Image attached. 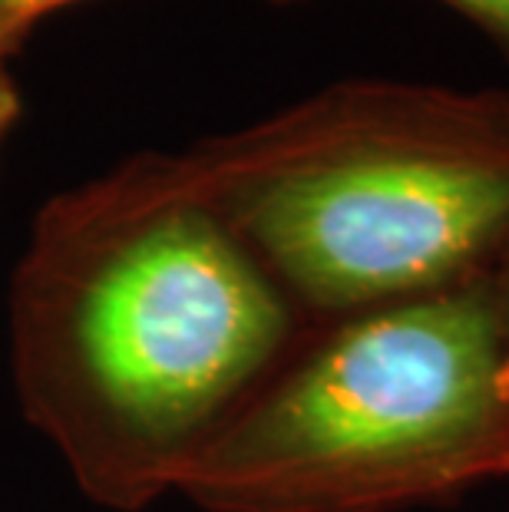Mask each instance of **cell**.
<instances>
[{
  "instance_id": "cell-1",
  "label": "cell",
  "mask_w": 509,
  "mask_h": 512,
  "mask_svg": "<svg viewBox=\"0 0 509 512\" xmlns=\"http://www.w3.org/2000/svg\"><path fill=\"white\" fill-rule=\"evenodd\" d=\"M268 271L179 156H143L57 195L14 281L24 413L100 506L176 489L288 344Z\"/></svg>"
},
{
  "instance_id": "cell-2",
  "label": "cell",
  "mask_w": 509,
  "mask_h": 512,
  "mask_svg": "<svg viewBox=\"0 0 509 512\" xmlns=\"http://www.w3.org/2000/svg\"><path fill=\"white\" fill-rule=\"evenodd\" d=\"M182 169L281 291L364 314L486 271L509 245V93L354 80Z\"/></svg>"
},
{
  "instance_id": "cell-3",
  "label": "cell",
  "mask_w": 509,
  "mask_h": 512,
  "mask_svg": "<svg viewBox=\"0 0 509 512\" xmlns=\"http://www.w3.org/2000/svg\"><path fill=\"white\" fill-rule=\"evenodd\" d=\"M509 476L490 271L354 314L248 397L176 489L205 512H407Z\"/></svg>"
},
{
  "instance_id": "cell-4",
  "label": "cell",
  "mask_w": 509,
  "mask_h": 512,
  "mask_svg": "<svg viewBox=\"0 0 509 512\" xmlns=\"http://www.w3.org/2000/svg\"><path fill=\"white\" fill-rule=\"evenodd\" d=\"M67 4H73V0H0V50L10 57L43 14Z\"/></svg>"
},
{
  "instance_id": "cell-5",
  "label": "cell",
  "mask_w": 509,
  "mask_h": 512,
  "mask_svg": "<svg viewBox=\"0 0 509 512\" xmlns=\"http://www.w3.org/2000/svg\"><path fill=\"white\" fill-rule=\"evenodd\" d=\"M443 4L463 14L503 53H509V0H443Z\"/></svg>"
},
{
  "instance_id": "cell-6",
  "label": "cell",
  "mask_w": 509,
  "mask_h": 512,
  "mask_svg": "<svg viewBox=\"0 0 509 512\" xmlns=\"http://www.w3.org/2000/svg\"><path fill=\"white\" fill-rule=\"evenodd\" d=\"M493 298H496V318H500L503 337V357H506V380H509V245L500 252V268L490 271Z\"/></svg>"
},
{
  "instance_id": "cell-7",
  "label": "cell",
  "mask_w": 509,
  "mask_h": 512,
  "mask_svg": "<svg viewBox=\"0 0 509 512\" xmlns=\"http://www.w3.org/2000/svg\"><path fill=\"white\" fill-rule=\"evenodd\" d=\"M17 116H20V96L7 73V53L0 50V143H4V136L10 133V126L17 123Z\"/></svg>"
}]
</instances>
